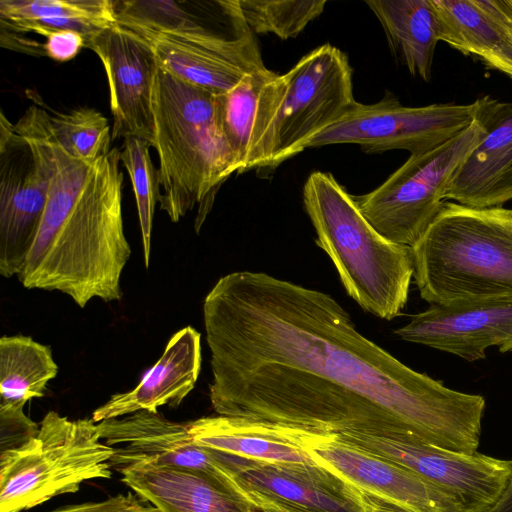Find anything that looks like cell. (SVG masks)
<instances>
[{"label": "cell", "instance_id": "6da1fadb", "mask_svg": "<svg viewBox=\"0 0 512 512\" xmlns=\"http://www.w3.org/2000/svg\"><path fill=\"white\" fill-rule=\"evenodd\" d=\"M203 321L218 415L477 452L485 399L400 362L329 294L233 272L206 295Z\"/></svg>", "mask_w": 512, "mask_h": 512}, {"label": "cell", "instance_id": "7a4b0ae2", "mask_svg": "<svg viewBox=\"0 0 512 512\" xmlns=\"http://www.w3.org/2000/svg\"><path fill=\"white\" fill-rule=\"evenodd\" d=\"M49 175L46 206L18 275L28 289L58 291L80 308L93 298H122L121 276L131 248L122 214L120 150L94 162L71 157L59 144L50 114L31 105L15 124Z\"/></svg>", "mask_w": 512, "mask_h": 512}, {"label": "cell", "instance_id": "3957f363", "mask_svg": "<svg viewBox=\"0 0 512 512\" xmlns=\"http://www.w3.org/2000/svg\"><path fill=\"white\" fill-rule=\"evenodd\" d=\"M152 111L160 208L176 223L198 204L199 233L218 187L239 171L218 121L216 95L158 64Z\"/></svg>", "mask_w": 512, "mask_h": 512}, {"label": "cell", "instance_id": "277c9868", "mask_svg": "<svg viewBox=\"0 0 512 512\" xmlns=\"http://www.w3.org/2000/svg\"><path fill=\"white\" fill-rule=\"evenodd\" d=\"M411 252L430 305L512 301V209L445 201Z\"/></svg>", "mask_w": 512, "mask_h": 512}, {"label": "cell", "instance_id": "5b68a950", "mask_svg": "<svg viewBox=\"0 0 512 512\" xmlns=\"http://www.w3.org/2000/svg\"><path fill=\"white\" fill-rule=\"evenodd\" d=\"M302 194L316 244L332 260L348 295L377 317L399 316L414 275L411 247L380 235L361 213L354 195L329 172H312Z\"/></svg>", "mask_w": 512, "mask_h": 512}, {"label": "cell", "instance_id": "8992f818", "mask_svg": "<svg viewBox=\"0 0 512 512\" xmlns=\"http://www.w3.org/2000/svg\"><path fill=\"white\" fill-rule=\"evenodd\" d=\"M114 449L102 442L97 423L69 420L49 411L23 442L1 450L0 512H20L91 479L112 477Z\"/></svg>", "mask_w": 512, "mask_h": 512}, {"label": "cell", "instance_id": "52a82bcc", "mask_svg": "<svg viewBox=\"0 0 512 512\" xmlns=\"http://www.w3.org/2000/svg\"><path fill=\"white\" fill-rule=\"evenodd\" d=\"M484 132L475 119L443 145L410 156L377 188L354 196L363 216L388 241L414 246L440 212L451 179Z\"/></svg>", "mask_w": 512, "mask_h": 512}, {"label": "cell", "instance_id": "ba28073f", "mask_svg": "<svg viewBox=\"0 0 512 512\" xmlns=\"http://www.w3.org/2000/svg\"><path fill=\"white\" fill-rule=\"evenodd\" d=\"M352 74L346 54L329 43L305 54L284 74L286 88L267 131L258 169H275L299 154L355 107Z\"/></svg>", "mask_w": 512, "mask_h": 512}, {"label": "cell", "instance_id": "9c48e42d", "mask_svg": "<svg viewBox=\"0 0 512 512\" xmlns=\"http://www.w3.org/2000/svg\"><path fill=\"white\" fill-rule=\"evenodd\" d=\"M476 101L402 105L390 92L378 102L355 107L339 122L316 135L307 148L356 144L366 153L402 149L410 156L429 152L466 129L474 120Z\"/></svg>", "mask_w": 512, "mask_h": 512}, {"label": "cell", "instance_id": "30bf717a", "mask_svg": "<svg viewBox=\"0 0 512 512\" xmlns=\"http://www.w3.org/2000/svg\"><path fill=\"white\" fill-rule=\"evenodd\" d=\"M220 452L222 475L263 512H377L334 470L312 463L262 461Z\"/></svg>", "mask_w": 512, "mask_h": 512}, {"label": "cell", "instance_id": "8fae6325", "mask_svg": "<svg viewBox=\"0 0 512 512\" xmlns=\"http://www.w3.org/2000/svg\"><path fill=\"white\" fill-rule=\"evenodd\" d=\"M340 439L392 461L455 499L465 512H489L512 478V460L478 451L458 452L416 437L385 438L360 433Z\"/></svg>", "mask_w": 512, "mask_h": 512}, {"label": "cell", "instance_id": "7c38bea8", "mask_svg": "<svg viewBox=\"0 0 512 512\" xmlns=\"http://www.w3.org/2000/svg\"><path fill=\"white\" fill-rule=\"evenodd\" d=\"M302 446L318 465L359 490L377 512H465L455 499L412 471L336 434L303 429Z\"/></svg>", "mask_w": 512, "mask_h": 512}, {"label": "cell", "instance_id": "4fadbf2b", "mask_svg": "<svg viewBox=\"0 0 512 512\" xmlns=\"http://www.w3.org/2000/svg\"><path fill=\"white\" fill-rule=\"evenodd\" d=\"M49 175L31 142L1 112L0 274L18 276L39 227Z\"/></svg>", "mask_w": 512, "mask_h": 512}, {"label": "cell", "instance_id": "5bb4252c", "mask_svg": "<svg viewBox=\"0 0 512 512\" xmlns=\"http://www.w3.org/2000/svg\"><path fill=\"white\" fill-rule=\"evenodd\" d=\"M127 29L150 45L160 67L215 95L266 67L254 33Z\"/></svg>", "mask_w": 512, "mask_h": 512}, {"label": "cell", "instance_id": "9a60e30c", "mask_svg": "<svg viewBox=\"0 0 512 512\" xmlns=\"http://www.w3.org/2000/svg\"><path fill=\"white\" fill-rule=\"evenodd\" d=\"M105 69L112 139L138 137L154 140L153 83L158 62L150 45L138 34L115 23L87 42Z\"/></svg>", "mask_w": 512, "mask_h": 512}, {"label": "cell", "instance_id": "2e32d148", "mask_svg": "<svg viewBox=\"0 0 512 512\" xmlns=\"http://www.w3.org/2000/svg\"><path fill=\"white\" fill-rule=\"evenodd\" d=\"M402 340L455 355L469 362L486 350L512 351V301L430 305L395 330Z\"/></svg>", "mask_w": 512, "mask_h": 512}, {"label": "cell", "instance_id": "e0dca14e", "mask_svg": "<svg viewBox=\"0 0 512 512\" xmlns=\"http://www.w3.org/2000/svg\"><path fill=\"white\" fill-rule=\"evenodd\" d=\"M484 135L451 179L444 200L475 208L512 200V102L488 95L475 100Z\"/></svg>", "mask_w": 512, "mask_h": 512}, {"label": "cell", "instance_id": "ac0fdd59", "mask_svg": "<svg viewBox=\"0 0 512 512\" xmlns=\"http://www.w3.org/2000/svg\"><path fill=\"white\" fill-rule=\"evenodd\" d=\"M118 471L160 512H263L225 477L204 470L141 461Z\"/></svg>", "mask_w": 512, "mask_h": 512}, {"label": "cell", "instance_id": "d6986e66", "mask_svg": "<svg viewBox=\"0 0 512 512\" xmlns=\"http://www.w3.org/2000/svg\"><path fill=\"white\" fill-rule=\"evenodd\" d=\"M201 335L191 326L176 332L159 360L132 390L114 394L94 410L95 423L138 411L158 412L168 405L178 407L193 390L201 370Z\"/></svg>", "mask_w": 512, "mask_h": 512}, {"label": "cell", "instance_id": "ffe728a7", "mask_svg": "<svg viewBox=\"0 0 512 512\" xmlns=\"http://www.w3.org/2000/svg\"><path fill=\"white\" fill-rule=\"evenodd\" d=\"M286 88V77L267 67L216 95V113L238 163V173L258 169L267 131Z\"/></svg>", "mask_w": 512, "mask_h": 512}, {"label": "cell", "instance_id": "44dd1931", "mask_svg": "<svg viewBox=\"0 0 512 512\" xmlns=\"http://www.w3.org/2000/svg\"><path fill=\"white\" fill-rule=\"evenodd\" d=\"M199 444L255 460L317 464L302 446L303 429L243 417L216 415L187 422Z\"/></svg>", "mask_w": 512, "mask_h": 512}, {"label": "cell", "instance_id": "7402d4cb", "mask_svg": "<svg viewBox=\"0 0 512 512\" xmlns=\"http://www.w3.org/2000/svg\"><path fill=\"white\" fill-rule=\"evenodd\" d=\"M393 55L410 74L428 82L432 76L439 27L431 0H370Z\"/></svg>", "mask_w": 512, "mask_h": 512}, {"label": "cell", "instance_id": "603a6c76", "mask_svg": "<svg viewBox=\"0 0 512 512\" xmlns=\"http://www.w3.org/2000/svg\"><path fill=\"white\" fill-rule=\"evenodd\" d=\"M1 32L36 33L73 30L88 40L117 23L111 0H1Z\"/></svg>", "mask_w": 512, "mask_h": 512}, {"label": "cell", "instance_id": "cb8c5ba5", "mask_svg": "<svg viewBox=\"0 0 512 512\" xmlns=\"http://www.w3.org/2000/svg\"><path fill=\"white\" fill-rule=\"evenodd\" d=\"M57 373L49 346L29 336L1 337L0 405L24 407L27 401L43 397Z\"/></svg>", "mask_w": 512, "mask_h": 512}, {"label": "cell", "instance_id": "d4e9b609", "mask_svg": "<svg viewBox=\"0 0 512 512\" xmlns=\"http://www.w3.org/2000/svg\"><path fill=\"white\" fill-rule=\"evenodd\" d=\"M439 41L475 58L492 50L512 21L495 14L483 0H431Z\"/></svg>", "mask_w": 512, "mask_h": 512}, {"label": "cell", "instance_id": "484cf974", "mask_svg": "<svg viewBox=\"0 0 512 512\" xmlns=\"http://www.w3.org/2000/svg\"><path fill=\"white\" fill-rule=\"evenodd\" d=\"M54 135L73 158L94 162L111 151L112 130L108 120L89 107L50 115Z\"/></svg>", "mask_w": 512, "mask_h": 512}, {"label": "cell", "instance_id": "4316f807", "mask_svg": "<svg viewBox=\"0 0 512 512\" xmlns=\"http://www.w3.org/2000/svg\"><path fill=\"white\" fill-rule=\"evenodd\" d=\"M150 147L151 144L145 139L128 137L120 150L121 162L131 179L137 204L146 268L150 262L154 210L160 197L158 170L152 163Z\"/></svg>", "mask_w": 512, "mask_h": 512}, {"label": "cell", "instance_id": "83f0119b", "mask_svg": "<svg viewBox=\"0 0 512 512\" xmlns=\"http://www.w3.org/2000/svg\"><path fill=\"white\" fill-rule=\"evenodd\" d=\"M241 12L255 34L296 37L324 11L325 0H239Z\"/></svg>", "mask_w": 512, "mask_h": 512}, {"label": "cell", "instance_id": "f1b7e54d", "mask_svg": "<svg viewBox=\"0 0 512 512\" xmlns=\"http://www.w3.org/2000/svg\"><path fill=\"white\" fill-rule=\"evenodd\" d=\"M50 512H160L152 504L132 493L118 494L98 502H86L58 508Z\"/></svg>", "mask_w": 512, "mask_h": 512}, {"label": "cell", "instance_id": "f546056e", "mask_svg": "<svg viewBox=\"0 0 512 512\" xmlns=\"http://www.w3.org/2000/svg\"><path fill=\"white\" fill-rule=\"evenodd\" d=\"M42 36L45 42L40 44L41 55L58 62L73 59L82 48L86 47V37L77 31H50Z\"/></svg>", "mask_w": 512, "mask_h": 512}, {"label": "cell", "instance_id": "4dcf8cb0", "mask_svg": "<svg viewBox=\"0 0 512 512\" xmlns=\"http://www.w3.org/2000/svg\"><path fill=\"white\" fill-rule=\"evenodd\" d=\"M477 59L486 68L500 71L512 79V21L504 28L500 42Z\"/></svg>", "mask_w": 512, "mask_h": 512}, {"label": "cell", "instance_id": "1f68e13d", "mask_svg": "<svg viewBox=\"0 0 512 512\" xmlns=\"http://www.w3.org/2000/svg\"><path fill=\"white\" fill-rule=\"evenodd\" d=\"M489 512H512V478L500 500Z\"/></svg>", "mask_w": 512, "mask_h": 512}]
</instances>
